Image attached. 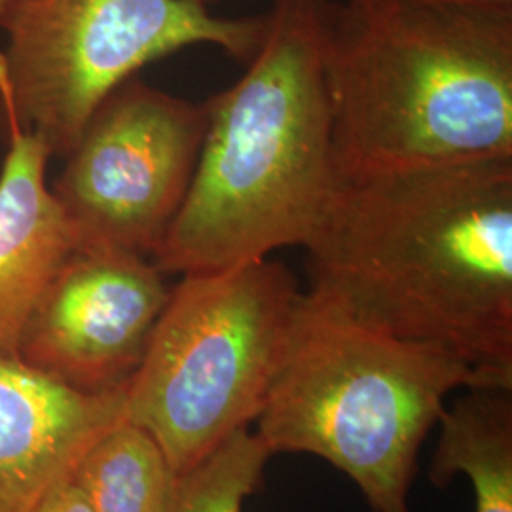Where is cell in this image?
<instances>
[{
	"instance_id": "5b68a950",
	"label": "cell",
	"mask_w": 512,
	"mask_h": 512,
	"mask_svg": "<svg viewBox=\"0 0 512 512\" xmlns=\"http://www.w3.org/2000/svg\"><path fill=\"white\" fill-rule=\"evenodd\" d=\"M304 294L270 256L171 287L126 387L124 418L160 444L179 478L256 421Z\"/></svg>"
},
{
	"instance_id": "9a60e30c",
	"label": "cell",
	"mask_w": 512,
	"mask_h": 512,
	"mask_svg": "<svg viewBox=\"0 0 512 512\" xmlns=\"http://www.w3.org/2000/svg\"><path fill=\"white\" fill-rule=\"evenodd\" d=\"M433 4L465 6V8H490V10H512V0H423Z\"/></svg>"
},
{
	"instance_id": "8992f818",
	"label": "cell",
	"mask_w": 512,
	"mask_h": 512,
	"mask_svg": "<svg viewBox=\"0 0 512 512\" xmlns=\"http://www.w3.org/2000/svg\"><path fill=\"white\" fill-rule=\"evenodd\" d=\"M4 29L0 107L65 158L93 110L145 65L200 44L249 61L268 16L222 18L198 0H21Z\"/></svg>"
},
{
	"instance_id": "9c48e42d",
	"label": "cell",
	"mask_w": 512,
	"mask_h": 512,
	"mask_svg": "<svg viewBox=\"0 0 512 512\" xmlns=\"http://www.w3.org/2000/svg\"><path fill=\"white\" fill-rule=\"evenodd\" d=\"M126 387L80 393L0 355V512H35L86 450L124 420Z\"/></svg>"
},
{
	"instance_id": "277c9868",
	"label": "cell",
	"mask_w": 512,
	"mask_h": 512,
	"mask_svg": "<svg viewBox=\"0 0 512 512\" xmlns=\"http://www.w3.org/2000/svg\"><path fill=\"white\" fill-rule=\"evenodd\" d=\"M473 385L497 384L448 349L368 329L306 293L255 435L270 456L329 461L374 512H410L421 444L446 397Z\"/></svg>"
},
{
	"instance_id": "6da1fadb",
	"label": "cell",
	"mask_w": 512,
	"mask_h": 512,
	"mask_svg": "<svg viewBox=\"0 0 512 512\" xmlns=\"http://www.w3.org/2000/svg\"><path fill=\"white\" fill-rule=\"evenodd\" d=\"M302 247L310 294L512 387V158L340 175Z\"/></svg>"
},
{
	"instance_id": "2e32d148",
	"label": "cell",
	"mask_w": 512,
	"mask_h": 512,
	"mask_svg": "<svg viewBox=\"0 0 512 512\" xmlns=\"http://www.w3.org/2000/svg\"><path fill=\"white\" fill-rule=\"evenodd\" d=\"M21 0H0V27L6 25V21L14 14Z\"/></svg>"
},
{
	"instance_id": "7a4b0ae2",
	"label": "cell",
	"mask_w": 512,
	"mask_h": 512,
	"mask_svg": "<svg viewBox=\"0 0 512 512\" xmlns=\"http://www.w3.org/2000/svg\"><path fill=\"white\" fill-rule=\"evenodd\" d=\"M330 0H275L258 52L205 103L207 128L183 207L152 256L203 274L304 245L340 179L325 80Z\"/></svg>"
},
{
	"instance_id": "3957f363",
	"label": "cell",
	"mask_w": 512,
	"mask_h": 512,
	"mask_svg": "<svg viewBox=\"0 0 512 512\" xmlns=\"http://www.w3.org/2000/svg\"><path fill=\"white\" fill-rule=\"evenodd\" d=\"M325 80L340 175L512 158V10L342 0Z\"/></svg>"
},
{
	"instance_id": "8fae6325",
	"label": "cell",
	"mask_w": 512,
	"mask_h": 512,
	"mask_svg": "<svg viewBox=\"0 0 512 512\" xmlns=\"http://www.w3.org/2000/svg\"><path fill=\"white\" fill-rule=\"evenodd\" d=\"M429 478L437 488L471 480L475 512H512V387L473 385L444 406Z\"/></svg>"
},
{
	"instance_id": "ba28073f",
	"label": "cell",
	"mask_w": 512,
	"mask_h": 512,
	"mask_svg": "<svg viewBox=\"0 0 512 512\" xmlns=\"http://www.w3.org/2000/svg\"><path fill=\"white\" fill-rule=\"evenodd\" d=\"M171 287L148 256L112 245H76L40 296L18 359L80 393L128 384Z\"/></svg>"
},
{
	"instance_id": "30bf717a",
	"label": "cell",
	"mask_w": 512,
	"mask_h": 512,
	"mask_svg": "<svg viewBox=\"0 0 512 512\" xmlns=\"http://www.w3.org/2000/svg\"><path fill=\"white\" fill-rule=\"evenodd\" d=\"M8 152L0 173V355L18 357L27 319L76 241L46 184L52 152L4 112Z\"/></svg>"
},
{
	"instance_id": "52a82bcc",
	"label": "cell",
	"mask_w": 512,
	"mask_h": 512,
	"mask_svg": "<svg viewBox=\"0 0 512 512\" xmlns=\"http://www.w3.org/2000/svg\"><path fill=\"white\" fill-rule=\"evenodd\" d=\"M205 128V103L135 76L110 92L52 186L76 245L156 255L190 190Z\"/></svg>"
},
{
	"instance_id": "e0dca14e",
	"label": "cell",
	"mask_w": 512,
	"mask_h": 512,
	"mask_svg": "<svg viewBox=\"0 0 512 512\" xmlns=\"http://www.w3.org/2000/svg\"><path fill=\"white\" fill-rule=\"evenodd\" d=\"M198 2H203V4H207V6H209V2H213V0H198Z\"/></svg>"
},
{
	"instance_id": "4fadbf2b",
	"label": "cell",
	"mask_w": 512,
	"mask_h": 512,
	"mask_svg": "<svg viewBox=\"0 0 512 512\" xmlns=\"http://www.w3.org/2000/svg\"><path fill=\"white\" fill-rule=\"evenodd\" d=\"M270 458L260 439L241 429L181 478L173 512H243L245 501L260 488Z\"/></svg>"
},
{
	"instance_id": "5bb4252c",
	"label": "cell",
	"mask_w": 512,
	"mask_h": 512,
	"mask_svg": "<svg viewBox=\"0 0 512 512\" xmlns=\"http://www.w3.org/2000/svg\"><path fill=\"white\" fill-rule=\"evenodd\" d=\"M35 512H93L90 503L86 501L80 488L71 478L59 482L50 494L44 497V501L38 505Z\"/></svg>"
},
{
	"instance_id": "7c38bea8",
	"label": "cell",
	"mask_w": 512,
	"mask_h": 512,
	"mask_svg": "<svg viewBox=\"0 0 512 512\" xmlns=\"http://www.w3.org/2000/svg\"><path fill=\"white\" fill-rule=\"evenodd\" d=\"M73 480L93 512H173L181 486L160 444L126 418L86 450Z\"/></svg>"
}]
</instances>
